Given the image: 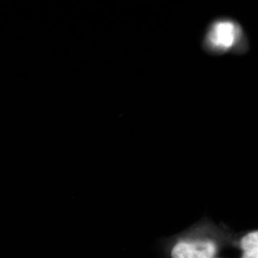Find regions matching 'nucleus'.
Listing matches in <instances>:
<instances>
[{"instance_id": "nucleus-1", "label": "nucleus", "mask_w": 258, "mask_h": 258, "mask_svg": "<svg viewBox=\"0 0 258 258\" xmlns=\"http://www.w3.org/2000/svg\"><path fill=\"white\" fill-rule=\"evenodd\" d=\"M205 47L215 53H222L235 48L244 52L248 48V43L242 28L232 20H217L207 34Z\"/></svg>"}, {"instance_id": "nucleus-2", "label": "nucleus", "mask_w": 258, "mask_h": 258, "mask_svg": "<svg viewBox=\"0 0 258 258\" xmlns=\"http://www.w3.org/2000/svg\"><path fill=\"white\" fill-rule=\"evenodd\" d=\"M216 252V246L212 241H183L171 249V258H212Z\"/></svg>"}, {"instance_id": "nucleus-3", "label": "nucleus", "mask_w": 258, "mask_h": 258, "mask_svg": "<svg viewBox=\"0 0 258 258\" xmlns=\"http://www.w3.org/2000/svg\"><path fill=\"white\" fill-rule=\"evenodd\" d=\"M242 258H258V231L250 232L241 240Z\"/></svg>"}]
</instances>
